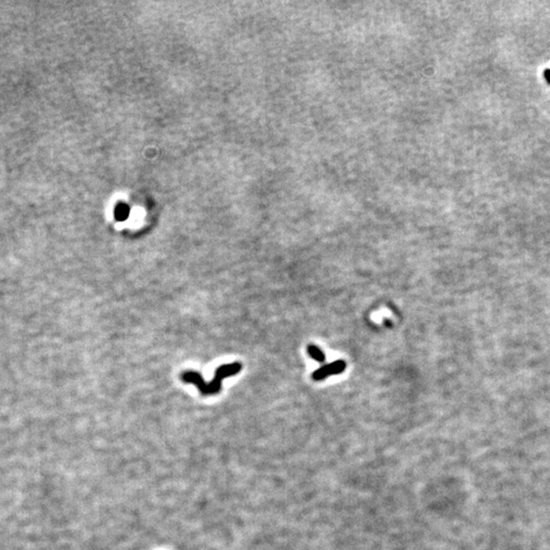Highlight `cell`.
<instances>
[{"label":"cell","mask_w":550,"mask_h":550,"mask_svg":"<svg viewBox=\"0 0 550 550\" xmlns=\"http://www.w3.org/2000/svg\"><path fill=\"white\" fill-rule=\"evenodd\" d=\"M241 370H242V365L240 363L222 365L216 370L215 376L210 383H206L203 380V378L197 372H193V371L185 372L182 375V379L187 383H192L196 385L199 391L203 396H213L220 391L221 381L223 379L235 375Z\"/></svg>","instance_id":"6da1fadb"},{"label":"cell","mask_w":550,"mask_h":550,"mask_svg":"<svg viewBox=\"0 0 550 550\" xmlns=\"http://www.w3.org/2000/svg\"><path fill=\"white\" fill-rule=\"evenodd\" d=\"M346 367H347V365L344 361H342V360L335 361L331 364H327V365L317 369L316 371H314L312 373V378L314 380H316V381H320V380H324L329 376L343 373L346 370Z\"/></svg>","instance_id":"7a4b0ae2"},{"label":"cell","mask_w":550,"mask_h":550,"mask_svg":"<svg viewBox=\"0 0 550 550\" xmlns=\"http://www.w3.org/2000/svg\"><path fill=\"white\" fill-rule=\"evenodd\" d=\"M308 354H309V356H310L313 360H315V361H317V362H319V363H323V362L325 361V355H324V353H323L318 347H316V346L310 345V346L308 347Z\"/></svg>","instance_id":"3957f363"},{"label":"cell","mask_w":550,"mask_h":550,"mask_svg":"<svg viewBox=\"0 0 550 550\" xmlns=\"http://www.w3.org/2000/svg\"><path fill=\"white\" fill-rule=\"evenodd\" d=\"M544 77L548 82V84L550 85V69H545L544 70Z\"/></svg>","instance_id":"277c9868"}]
</instances>
